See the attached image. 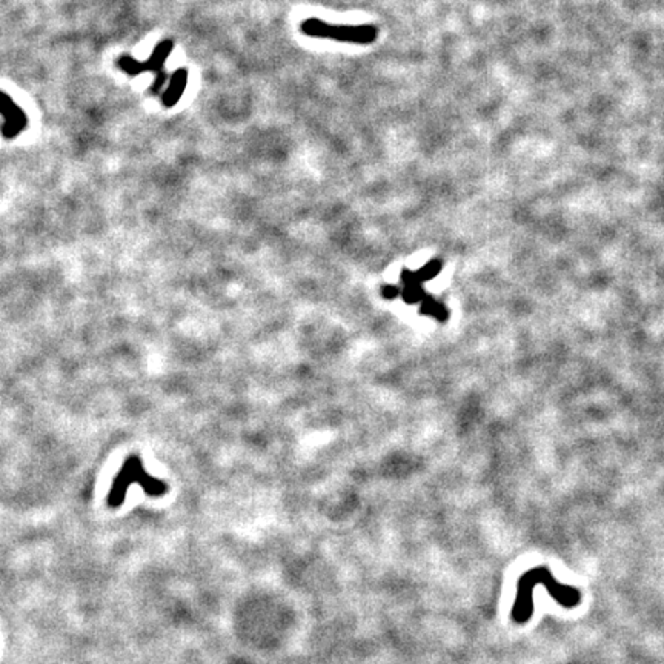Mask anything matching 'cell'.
<instances>
[{"mask_svg":"<svg viewBox=\"0 0 664 664\" xmlns=\"http://www.w3.org/2000/svg\"><path fill=\"white\" fill-rule=\"evenodd\" d=\"M133 483L142 485L147 494L154 495V497H159V495H163L166 492V485L163 481L149 477L148 473L143 472L140 462H138L137 458H131L129 462L123 466L119 477L114 481V486L111 487V491H109L108 505L111 508H119L122 501L125 500L127 489Z\"/></svg>","mask_w":664,"mask_h":664,"instance_id":"3957f363","label":"cell"},{"mask_svg":"<svg viewBox=\"0 0 664 664\" xmlns=\"http://www.w3.org/2000/svg\"><path fill=\"white\" fill-rule=\"evenodd\" d=\"M542 585L549 595L560 606L566 609H574L581 603L580 589L574 586H565L556 580V576L544 566L529 569L524 572L517 585L515 601L510 610V618L517 624H526L534 614V589Z\"/></svg>","mask_w":664,"mask_h":664,"instance_id":"6da1fadb","label":"cell"},{"mask_svg":"<svg viewBox=\"0 0 664 664\" xmlns=\"http://www.w3.org/2000/svg\"><path fill=\"white\" fill-rule=\"evenodd\" d=\"M440 271H442V261L439 259H435V260L428 261L425 266L419 269V274L421 277V280L426 282V280L434 279L435 275H439Z\"/></svg>","mask_w":664,"mask_h":664,"instance_id":"9c48e42d","label":"cell"},{"mask_svg":"<svg viewBox=\"0 0 664 664\" xmlns=\"http://www.w3.org/2000/svg\"><path fill=\"white\" fill-rule=\"evenodd\" d=\"M172 49H174V42L163 40L156 47L154 53L151 54L148 60L138 62V60L131 59L129 56H125V57H120L118 65L122 71H125L129 76H138L145 71H156L160 74V71L163 70L166 57L172 53Z\"/></svg>","mask_w":664,"mask_h":664,"instance_id":"277c9868","label":"cell"},{"mask_svg":"<svg viewBox=\"0 0 664 664\" xmlns=\"http://www.w3.org/2000/svg\"><path fill=\"white\" fill-rule=\"evenodd\" d=\"M401 295H403L405 302L410 303V305L421 303V302L425 300V298L428 297L426 291L423 289V286H421V283H419V284H410V286H405V289H403V293H401Z\"/></svg>","mask_w":664,"mask_h":664,"instance_id":"ba28073f","label":"cell"},{"mask_svg":"<svg viewBox=\"0 0 664 664\" xmlns=\"http://www.w3.org/2000/svg\"><path fill=\"white\" fill-rule=\"evenodd\" d=\"M401 293H403V291H401L398 286H394V284H386V286H383L382 289V295L386 298V300H394V298L401 295Z\"/></svg>","mask_w":664,"mask_h":664,"instance_id":"8fae6325","label":"cell"},{"mask_svg":"<svg viewBox=\"0 0 664 664\" xmlns=\"http://www.w3.org/2000/svg\"><path fill=\"white\" fill-rule=\"evenodd\" d=\"M186 83H188V71L180 68L176 71V74L172 76L171 83L168 86V90L163 92L162 102L166 108H172L180 100L181 94L186 90Z\"/></svg>","mask_w":664,"mask_h":664,"instance_id":"8992f818","label":"cell"},{"mask_svg":"<svg viewBox=\"0 0 664 664\" xmlns=\"http://www.w3.org/2000/svg\"><path fill=\"white\" fill-rule=\"evenodd\" d=\"M2 118L3 127L2 133L6 138H13L19 136L22 131L28 127V118L22 109L14 104L10 96L3 94L2 96Z\"/></svg>","mask_w":664,"mask_h":664,"instance_id":"5b68a950","label":"cell"},{"mask_svg":"<svg viewBox=\"0 0 664 664\" xmlns=\"http://www.w3.org/2000/svg\"><path fill=\"white\" fill-rule=\"evenodd\" d=\"M401 283H403L405 286H410V284L423 283V280H421L419 271H410V269H403V273H401Z\"/></svg>","mask_w":664,"mask_h":664,"instance_id":"30bf717a","label":"cell"},{"mask_svg":"<svg viewBox=\"0 0 664 664\" xmlns=\"http://www.w3.org/2000/svg\"><path fill=\"white\" fill-rule=\"evenodd\" d=\"M420 312L425 314V316H432L437 320H440V322H446V318L449 316L446 306L442 305L440 302H437L435 298L430 297L429 294L425 300L420 303Z\"/></svg>","mask_w":664,"mask_h":664,"instance_id":"52a82bcc","label":"cell"},{"mask_svg":"<svg viewBox=\"0 0 664 664\" xmlns=\"http://www.w3.org/2000/svg\"><path fill=\"white\" fill-rule=\"evenodd\" d=\"M300 30L309 38L354 43V45H369L377 39V28L374 25L330 24L322 19L303 20Z\"/></svg>","mask_w":664,"mask_h":664,"instance_id":"7a4b0ae2","label":"cell"}]
</instances>
